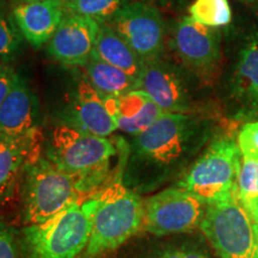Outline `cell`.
<instances>
[{
    "label": "cell",
    "instance_id": "1",
    "mask_svg": "<svg viewBox=\"0 0 258 258\" xmlns=\"http://www.w3.org/2000/svg\"><path fill=\"white\" fill-rule=\"evenodd\" d=\"M214 135L207 118L190 112L164 114L128 144L122 182L141 195L180 178Z\"/></svg>",
    "mask_w": 258,
    "mask_h": 258
},
{
    "label": "cell",
    "instance_id": "2",
    "mask_svg": "<svg viewBox=\"0 0 258 258\" xmlns=\"http://www.w3.org/2000/svg\"><path fill=\"white\" fill-rule=\"evenodd\" d=\"M122 140L85 133L67 123L50 131L44 156L72 178L84 200L111 180V163L125 146Z\"/></svg>",
    "mask_w": 258,
    "mask_h": 258
},
{
    "label": "cell",
    "instance_id": "3",
    "mask_svg": "<svg viewBox=\"0 0 258 258\" xmlns=\"http://www.w3.org/2000/svg\"><path fill=\"white\" fill-rule=\"evenodd\" d=\"M98 194L71 205L43 224L24 226L19 237L23 258H83L91 234Z\"/></svg>",
    "mask_w": 258,
    "mask_h": 258
},
{
    "label": "cell",
    "instance_id": "4",
    "mask_svg": "<svg viewBox=\"0 0 258 258\" xmlns=\"http://www.w3.org/2000/svg\"><path fill=\"white\" fill-rule=\"evenodd\" d=\"M123 165V164H122ZM121 170L97 191L98 206L92 219L91 234L83 258H99L124 244L143 228L144 201L123 184Z\"/></svg>",
    "mask_w": 258,
    "mask_h": 258
},
{
    "label": "cell",
    "instance_id": "5",
    "mask_svg": "<svg viewBox=\"0 0 258 258\" xmlns=\"http://www.w3.org/2000/svg\"><path fill=\"white\" fill-rule=\"evenodd\" d=\"M240 164L241 152L233 135L215 134L175 185L207 206L224 202L238 196Z\"/></svg>",
    "mask_w": 258,
    "mask_h": 258
},
{
    "label": "cell",
    "instance_id": "6",
    "mask_svg": "<svg viewBox=\"0 0 258 258\" xmlns=\"http://www.w3.org/2000/svg\"><path fill=\"white\" fill-rule=\"evenodd\" d=\"M19 191L25 226L43 224L83 199L72 178L43 153L27 161Z\"/></svg>",
    "mask_w": 258,
    "mask_h": 258
},
{
    "label": "cell",
    "instance_id": "7",
    "mask_svg": "<svg viewBox=\"0 0 258 258\" xmlns=\"http://www.w3.org/2000/svg\"><path fill=\"white\" fill-rule=\"evenodd\" d=\"M200 228L220 258H258L253 221L238 196L208 205Z\"/></svg>",
    "mask_w": 258,
    "mask_h": 258
},
{
    "label": "cell",
    "instance_id": "8",
    "mask_svg": "<svg viewBox=\"0 0 258 258\" xmlns=\"http://www.w3.org/2000/svg\"><path fill=\"white\" fill-rule=\"evenodd\" d=\"M207 205L194 194L173 185L144 202L143 228L156 235L186 233L200 227Z\"/></svg>",
    "mask_w": 258,
    "mask_h": 258
},
{
    "label": "cell",
    "instance_id": "9",
    "mask_svg": "<svg viewBox=\"0 0 258 258\" xmlns=\"http://www.w3.org/2000/svg\"><path fill=\"white\" fill-rule=\"evenodd\" d=\"M145 62L161 59L166 27L160 12L144 2H131L109 23Z\"/></svg>",
    "mask_w": 258,
    "mask_h": 258
},
{
    "label": "cell",
    "instance_id": "10",
    "mask_svg": "<svg viewBox=\"0 0 258 258\" xmlns=\"http://www.w3.org/2000/svg\"><path fill=\"white\" fill-rule=\"evenodd\" d=\"M171 47L179 60L201 77H211L221 60L220 32L184 17L172 34Z\"/></svg>",
    "mask_w": 258,
    "mask_h": 258
},
{
    "label": "cell",
    "instance_id": "11",
    "mask_svg": "<svg viewBox=\"0 0 258 258\" xmlns=\"http://www.w3.org/2000/svg\"><path fill=\"white\" fill-rule=\"evenodd\" d=\"M99 24L95 19L66 14L48 42V53L63 66L85 67L93 55Z\"/></svg>",
    "mask_w": 258,
    "mask_h": 258
},
{
    "label": "cell",
    "instance_id": "12",
    "mask_svg": "<svg viewBox=\"0 0 258 258\" xmlns=\"http://www.w3.org/2000/svg\"><path fill=\"white\" fill-rule=\"evenodd\" d=\"M138 90L146 92L166 114L191 110V97L185 78L167 61L157 59L145 62Z\"/></svg>",
    "mask_w": 258,
    "mask_h": 258
},
{
    "label": "cell",
    "instance_id": "13",
    "mask_svg": "<svg viewBox=\"0 0 258 258\" xmlns=\"http://www.w3.org/2000/svg\"><path fill=\"white\" fill-rule=\"evenodd\" d=\"M0 135L28 143L41 140L37 97L22 77L0 105Z\"/></svg>",
    "mask_w": 258,
    "mask_h": 258
},
{
    "label": "cell",
    "instance_id": "14",
    "mask_svg": "<svg viewBox=\"0 0 258 258\" xmlns=\"http://www.w3.org/2000/svg\"><path fill=\"white\" fill-rule=\"evenodd\" d=\"M63 123L102 138H109L118 131L103 96L84 77L63 112Z\"/></svg>",
    "mask_w": 258,
    "mask_h": 258
},
{
    "label": "cell",
    "instance_id": "15",
    "mask_svg": "<svg viewBox=\"0 0 258 258\" xmlns=\"http://www.w3.org/2000/svg\"><path fill=\"white\" fill-rule=\"evenodd\" d=\"M11 12L22 37L37 49L48 44L66 16L60 2L14 4Z\"/></svg>",
    "mask_w": 258,
    "mask_h": 258
},
{
    "label": "cell",
    "instance_id": "16",
    "mask_svg": "<svg viewBox=\"0 0 258 258\" xmlns=\"http://www.w3.org/2000/svg\"><path fill=\"white\" fill-rule=\"evenodd\" d=\"M42 152V139L28 143L0 135V206L15 199L21 189L25 164Z\"/></svg>",
    "mask_w": 258,
    "mask_h": 258
},
{
    "label": "cell",
    "instance_id": "17",
    "mask_svg": "<svg viewBox=\"0 0 258 258\" xmlns=\"http://www.w3.org/2000/svg\"><path fill=\"white\" fill-rule=\"evenodd\" d=\"M164 112L143 90H133L117 98L114 114L117 129L137 137L152 125Z\"/></svg>",
    "mask_w": 258,
    "mask_h": 258
},
{
    "label": "cell",
    "instance_id": "18",
    "mask_svg": "<svg viewBox=\"0 0 258 258\" xmlns=\"http://www.w3.org/2000/svg\"><path fill=\"white\" fill-rule=\"evenodd\" d=\"M92 56L117 67L139 80L145 69V61L109 23L99 24Z\"/></svg>",
    "mask_w": 258,
    "mask_h": 258
},
{
    "label": "cell",
    "instance_id": "19",
    "mask_svg": "<svg viewBox=\"0 0 258 258\" xmlns=\"http://www.w3.org/2000/svg\"><path fill=\"white\" fill-rule=\"evenodd\" d=\"M233 91L243 103V115L249 118L258 103V34L241 50L233 77Z\"/></svg>",
    "mask_w": 258,
    "mask_h": 258
},
{
    "label": "cell",
    "instance_id": "20",
    "mask_svg": "<svg viewBox=\"0 0 258 258\" xmlns=\"http://www.w3.org/2000/svg\"><path fill=\"white\" fill-rule=\"evenodd\" d=\"M84 78L103 96L120 97L139 89V79L92 56L84 67Z\"/></svg>",
    "mask_w": 258,
    "mask_h": 258
},
{
    "label": "cell",
    "instance_id": "21",
    "mask_svg": "<svg viewBox=\"0 0 258 258\" xmlns=\"http://www.w3.org/2000/svg\"><path fill=\"white\" fill-rule=\"evenodd\" d=\"M133 0H64L66 14L88 17L98 23H110L121 9Z\"/></svg>",
    "mask_w": 258,
    "mask_h": 258
},
{
    "label": "cell",
    "instance_id": "22",
    "mask_svg": "<svg viewBox=\"0 0 258 258\" xmlns=\"http://www.w3.org/2000/svg\"><path fill=\"white\" fill-rule=\"evenodd\" d=\"M189 17L205 27H226L232 21L231 5L228 0H195L189 8Z\"/></svg>",
    "mask_w": 258,
    "mask_h": 258
},
{
    "label": "cell",
    "instance_id": "23",
    "mask_svg": "<svg viewBox=\"0 0 258 258\" xmlns=\"http://www.w3.org/2000/svg\"><path fill=\"white\" fill-rule=\"evenodd\" d=\"M22 38L11 10H8L5 3L0 0V61L6 62L16 55Z\"/></svg>",
    "mask_w": 258,
    "mask_h": 258
},
{
    "label": "cell",
    "instance_id": "24",
    "mask_svg": "<svg viewBox=\"0 0 258 258\" xmlns=\"http://www.w3.org/2000/svg\"><path fill=\"white\" fill-rule=\"evenodd\" d=\"M258 196V156H241L238 175V200L247 207Z\"/></svg>",
    "mask_w": 258,
    "mask_h": 258
},
{
    "label": "cell",
    "instance_id": "25",
    "mask_svg": "<svg viewBox=\"0 0 258 258\" xmlns=\"http://www.w3.org/2000/svg\"><path fill=\"white\" fill-rule=\"evenodd\" d=\"M21 246L17 232L8 222L0 220V258H19Z\"/></svg>",
    "mask_w": 258,
    "mask_h": 258
},
{
    "label": "cell",
    "instance_id": "26",
    "mask_svg": "<svg viewBox=\"0 0 258 258\" xmlns=\"http://www.w3.org/2000/svg\"><path fill=\"white\" fill-rule=\"evenodd\" d=\"M241 156H258V120L245 123L237 138Z\"/></svg>",
    "mask_w": 258,
    "mask_h": 258
},
{
    "label": "cell",
    "instance_id": "27",
    "mask_svg": "<svg viewBox=\"0 0 258 258\" xmlns=\"http://www.w3.org/2000/svg\"><path fill=\"white\" fill-rule=\"evenodd\" d=\"M17 72L4 61H0V105L19 79Z\"/></svg>",
    "mask_w": 258,
    "mask_h": 258
},
{
    "label": "cell",
    "instance_id": "28",
    "mask_svg": "<svg viewBox=\"0 0 258 258\" xmlns=\"http://www.w3.org/2000/svg\"><path fill=\"white\" fill-rule=\"evenodd\" d=\"M151 258H208L205 253L198 250L188 249V247H179V249L164 250Z\"/></svg>",
    "mask_w": 258,
    "mask_h": 258
},
{
    "label": "cell",
    "instance_id": "29",
    "mask_svg": "<svg viewBox=\"0 0 258 258\" xmlns=\"http://www.w3.org/2000/svg\"><path fill=\"white\" fill-rule=\"evenodd\" d=\"M245 209H246V212L249 213L250 218L252 219L253 224H258V196L250 203L249 206H247V207H245Z\"/></svg>",
    "mask_w": 258,
    "mask_h": 258
},
{
    "label": "cell",
    "instance_id": "30",
    "mask_svg": "<svg viewBox=\"0 0 258 258\" xmlns=\"http://www.w3.org/2000/svg\"><path fill=\"white\" fill-rule=\"evenodd\" d=\"M46 2L63 3L64 0H14V4H22V3H46Z\"/></svg>",
    "mask_w": 258,
    "mask_h": 258
},
{
    "label": "cell",
    "instance_id": "31",
    "mask_svg": "<svg viewBox=\"0 0 258 258\" xmlns=\"http://www.w3.org/2000/svg\"><path fill=\"white\" fill-rule=\"evenodd\" d=\"M249 118H257V120H258V103H257V105L254 106L253 110L251 111Z\"/></svg>",
    "mask_w": 258,
    "mask_h": 258
},
{
    "label": "cell",
    "instance_id": "32",
    "mask_svg": "<svg viewBox=\"0 0 258 258\" xmlns=\"http://www.w3.org/2000/svg\"><path fill=\"white\" fill-rule=\"evenodd\" d=\"M254 232H256V238H257V246H258V224H253Z\"/></svg>",
    "mask_w": 258,
    "mask_h": 258
},
{
    "label": "cell",
    "instance_id": "33",
    "mask_svg": "<svg viewBox=\"0 0 258 258\" xmlns=\"http://www.w3.org/2000/svg\"><path fill=\"white\" fill-rule=\"evenodd\" d=\"M241 2H249V3H251V2H253V0H241Z\"/></svg>",
    "mask_w": 258,
    "mask_h": 258
}]
</instances>
